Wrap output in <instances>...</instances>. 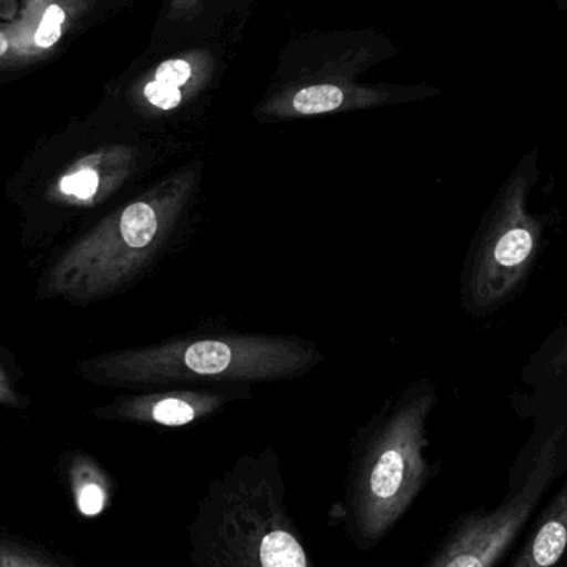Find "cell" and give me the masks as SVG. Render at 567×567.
Instances as JSON below:
<instances>
[{
	"instance_id": "1",
	"label": "cell",
	"mask_w": 567,
	"mask_h": 567,
	"mask_svg": "<svg viewBox=\"0 0 567 567\" xmlns=\"http://www.w3.org/2000/svg\"><path fill=\"white\" fill-rule=\"evenodd\" d=\"M188 556L192 567H316L275 449L245 453L206 486L189 523Z\"/></svg>"
},
{
	"instance_id": "2",
	"label": "cell",
	"mask_w": 567,
	"mask_h": 567,
	"mask_svg": "<svg viewBox=\"0 0 567 567\" xmlns=\"http://www.w3.org/2000/svg\"><path fill=\"white\" fill-rule=\"evenodd\" d=\"M202 183L203 166L188 165L110 213L56 259L47 275V292L70 302H93L142 278L178 245Z\"/></svg>"
},
{
	"instance_id": "3",
	"label": "cell",
	"mask_w": 567,
	"mask_h": 567,
	"mask_svg": "<svg viewBox=\"0 0 567 567\" xmlns=\"http://www.w3.org/2000/svg\"><path fill=\"white\" fill-rule=\"evenodd\" d=\"M432 405L429 390L409 386L386 399L353 436L342 498L330 519L360 553L389 536L432 480L425 456Z\"/></svg>"
},
{
	"instance_id": "4",
	"label": "cell",
	"mask_w": 567,
	"mask_h": 567,
	"mask_svg": "<svg viewBox=\"0 0 567 567\" xmlns=\"http://www.w3.org/2000/svg\"><path fill=\"white\" fill-rule=\"evenodd\" d=\"M322 359L316 343L299 337L203 333L102 353L83 362L80 372L90 382L123 389L248 386L297 379Z\"/></svg>"
},
{
	"instance_id": "5",
	"label": "cell",
	"mask_w": 567,
	"mask_h": 567,
	"mask_svg": "<svg viewBox=\"0 0 567 567\" xmlns=\"http://www.w3.org/2000/svg\"><path fill=\"white\" fill-rule=\"evenodd\" d=\"M548 483V470L539 466L498 508L460 519L425 567H495L535 512Z\"/></svg>"
},
{
	"instance_id": "6",
	"label": "cell",
	"mask_w": 567,
	"mask_h": 567,
	"mask_svg": "<svg viewBox=\"0 0 567 567\" xmlns=\"http://www.w3.org/2000/svg\"><path fill=\"white\" fill-rule=\"evenodd\" d=\"M243 390H249V386H173L158 392L123 396L96 410L95 415L116 422L140 423L162 429H185L218 415L228 403L245 399Z\"/></svg>"
},
{
	"instance_id": "7",
	"label": "cell",
	"mask_w": 567,
	"mask_h": 567,
	"mask_svg": "<svg viewBox=\"0 0 567 567\" xmlns=\"http://www.w3.org/2000/svg\"><path fill=\"white\" fill-rule=\"evenodd\" d=\"M138 166V152L130 146L90 153L56 176L47 198L60 206L95 208L135 176Z\"/></svg>"
},
{
	"instance_id": "8",
	"label": "cell",
	"mask_w": 567,
	"mask_h": 567,
	"mask_svg": "<svg viewBox=\"0 0 567 567\" xmlns=\"http://www.w3.org/2000/svg\"><path fill=\"white\" fill-rule=\"evenodd\" d=\"M389 102L390 95L383 90L355 85L346 80L309 82L290 85L282 92L276 93L262 103L258 115L266 122H279V120L372 109Z\"/></svg>"
},
{
	"instance_id": "9",
	"label": "cell",
	"mask_w": 567,
	"mask_h": 567,
	"mask_svg": "<svg viewBox=\"0 0 567 567\" xmlns=\"http://www.w3.org/2000/svg\"><path fill=\"white\" fill-rule=\"evenodd\" d=\"M213 72L215 59L208 50H192L165 60L140 90L143 105L155 115L182 110L206 89Z\"/></svg>"
},
{
	"instance_id": "10",
	"label": "cell",
	"mask_w": 567,
	"mask_h": 567,
	"mask_svg": "<svg viewBox=\"0 0 567 567\" xmlns=\"http://www.w3.org/2000/svg\"><path fill=\"white\" fill-rule=\"evenodd\" d=\"M567 551V485L553 499L512 567H556Z\"/></svg>"
},
{
	"instance_id": "11",
	"label": "cell",
	"mask_w": 567,
	"mask_h": 567,
	"mask_svg": "<svg viewBox=\"0 0 567 567\" xmlns=\"http://www.w3.org/2000/svg\"><path fill=\"white\" fill-rule=\"evenodd\" d=\"M69 478L80 515L85 518H96L109 508L112 499V483L95 460L83 453L73 456Z\"/></svg>"
},
{
	"instance_id": "12",
	"label": "cell",
	"mask_w": 567,
	"mask_h": 567,
	"mask_svg": "<svg viewBox=\"0 0 567 567\" xmlns=\"http://www.w3.org/2000/svg\"><path fill=\"white\" fill-rule=\"evenodd\" d=\"M0 567H60L23 543L0 535Z\"/></svg>"
},
{
	"instance_id": "13",
	"label": "cell",
	"mask_w": 567,
	"mask_h": 567,
	"mask_svg": "<svg viewBox=\"0 0 567 567\" xmlns=\"http://www.w3.org/2000/svg\"><path fill=\"white\" fill-rule=\"evenodd\" d=\"M533 249V236L526 229H512L506 233L495 249V258L499 265L512 266L519 265L528 258Z\"/></svg>"
},
{
	"instance_id": "14",
	"label": "cell",
	"mask_w": 567,
	"mask_h": 567,
	"mask_svg": "<svg viewBox=\"0 0 567 567\" xmlns=\"http://www.w3.org/2000/svg\"><path fill=\"white\" fill-rule=\"evenodd\" d=\"M65 20L62 7L50 6L40 20L39 30L35 32V43L40 49H50L62 37V25Z\"/></svg>"
},
{
	"instance_id": "15",
	"label": "cell",
	"mask_w": 567,
	"mask_h": 567,
	"mask_svg": "<svg viewBox=\"0 0 567 567\" xmlns=\"http://www.w3.org/2000/svg\"><path fill=\"white\" fill-rule=\"evenodd\" d=\"M205 0H172V9H169V17L173 20L185 19V17L195 16L202 9Z\"/></svg>"
},
{
	"instance_id": "16",
	"label": "cell",
	"mask_w": 567,
	"mask_h": 567,
	"mask_svg": "<svg viewBox=\"0 0 567 567\" xmlns=\"http://www.w3.org/2000/svg\"><path fill=\"white\" fill-rule=\"evenodd\" d=\"M20 399L16 389L10 383L9 377L0 367V405L16 406L19 405Z\"/></svg>"
},
{
	"instance_id": "17",
	"label": "cell",
	"mask_w": 567,
	"mask_h": 567,
	"mask_svg": "<svg viewBox=\"0 0 567 567\" xmlns=\"http://www.w3.org/2000/svg\"><path fill=\"white\" fill-rule=\"evenodd\" d=\"M9 49V40H7L6 33L0 32V56Z\"/></svg>"
},
{
	"instance_id": "18",
	"label": "cell",
	"mask_w": 567,
	"mask_h": 567,
	"mask_svg": "<svg viewBox=\"0 0 567 567\" xmlns=\"http://www.w3.org/2000/svg\"><path fill=\"white\" fill-rule=\"evenodd\" d=\"M555 3L561 12L567 13V0H555Z\"/></svg>"
}]
</instances>
